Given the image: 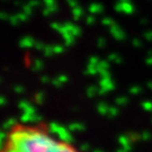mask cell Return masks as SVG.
<instances>
[{"instance_id": "cell-15", "label": "cell", "mask_w": 152, "mask_h": 152, "mask_svg": "<svg viewBox=\"0 0 152 152\" xmlns=\"http://www.w3.org/2000/svg\"><path fill=\"white\" fill-rule=\"evenodd\" d=\"M81 28L79 27V26H77V25H75L73 28H72V31H71V34H72L73 37H79L81 35Z\"/></svg>"}, {"instance_id": "cell-37", "label": "cell", "mask_w": 152, "mask_h": 152, "mask_svg": "<svg viewBox=\"0 0 152 152\" xmlns=\"http://www.w3.org/2000/svg\"><path fill=\"white\" fill-rule=\"evenodd\" d=\"M58 80H59L61 83H64V82L68 81V77L64 76V75H61V76L58 77Z\"/></svg>"}, {"instance_id": "cell-29", "label": "cell", "mask_w": 152, "mask_h": 152, "mask_svg": "<svg viewBox=\"0 0 152 152\" xmlns=\"http://www.w3.org/2000/svg\"><path fill=\"white\" fill-rule=\"evenodd\" d=\"M142 107L147 110H152V103L151 102H144L142 104Z\"/></svg>"}, {"instance_id": "cell-51", "label": "cell", "mask_w": 152, "mask_h": 152, "mask_svg": "<svg viewBox=\"0 0 152 152\" xmlns=\"http://www.w3.org/2000/svg\"><path fill=\"white\" fill-rule=\"evenodd\" d=\"M148 87H149L152 90V81H149V82H148Z\"/></svg>"}, {"instance_id": "cell-39", "label": "cell", "mask_w": 152, "mask_h": 152, "mask_svg": "<svg viewBox=\"0 0 152 152\" xmlns=\"http://www.w3.org/2000/svg\"><path fill=\"white\" fill-rule=\"evenodd\" d=\"M108 113H109V115H110V116H115V115L118 114V110L115 108V107H110Z\"/></svg>"}, {"instance_id": "cell-25", "label": "cell", "mask_w": 152, "mask_h": 152, "mask_svg": "<svg viewBox=\"0 0 152 152\" xmlns=\"http://www.w3.org/2000/svg\"><path fill=\"white\" fill-rule=\"evenodd\" d=\"M18 15V18H19V20L20 22H27L28 20V17L26 14H24V12H19V14H17Z\"/></svg>"}, {"instance_id": "cell-35", "label": "cell", "mask_w": 152, "mask_h": 152, "mask_svg": "<svg viewBox=\"0 0 152 152\" xmlns=\"http://www.w3.org/2000/svg\"><path fill=\"white\" fill-rule=\"evenodd\" d=\"M114 10L116 11V12H123V9H122V2H117V4L114 6Z\"/></svg>"}, {"instance_id": "cell-17", "label": "cell", "mask_w": 152, "mask_h": 152, "mask_svg": "<svg viewBox=\"0 0 152 152\" xmlns=\"http://www.w3.org/2000/svg\"><path fill=\"white\" fill-rule=\"evenodd\" d=\"M19 18H18V15H10L9 17V23H10L12 26H17L19 24Z\"/></svg>"}, {"instance_id": "cell-4", "label": "cell", "mask_w": 152, "mask_h": 152, "mask_svg": "<svg viewBox=\"0 0 152 152\" xmlns=\"http://www.w3.org/2000/svg\"><path fill=\"white\" fill-rule=\"evenodd\" d=\"M99 86H100V89H103L106 92H108L112 91L115 88V83L112 81V79H100Z\"/></svg>"}, {"instance_id": "cell-3", "label": "cell", "mask_w": 152, "mask_h": 152, "mask_svg": "<svg viewBox=\"0 0 152 152\" xmlns=\"http://www.w3.org/2000/svg\"><path fill=\"white\" fill-rule=\"evenodd\" d=\"M35 43L36 42L34 41L32 36H25L19 41V48L20 49H29V48L35 46Z\"/></svg>"}, {"instance_id": "cell-8", "label": "cell", "mask_w": 152, "mask_h": 152, "mask_svg": "<svg viewBox=\"0 0 152 152\" xmlns=\"http://www.w3.org/2000/svg\"><path fill=\"white\" fill-rule=\"evenodd\" d=\"M71 12H72V15H73V19H75V20H79L80 17L83 15V9H82L81 7L78 6L76 8H72Z\"/></svg>"}, {"instance_id": "cell-11", "label": "cell", "mask_w": 152, "mask_h": 152, "mask_svg": "<svg viewBox=\"0 0 152 152\" xmlns=\"http://www.w3.org/2000/svg\"><path fill=\"white\" fill-rule=\"evenodd\" d=\"M108 61L109 62H115V63L120 64V63H122L123 60H122V58H121L117 53H110V54L108 55Z\"/></svg>"}, {"instance_id": "cell-6", "label": "cell", "mask_w": 152, "mask_h": 152, "mask_svg": "<svg viewBox=\"0 0 152 152\" xmlns=\"http://www.w3.org/2000/svg\"><path fill=\"white\" fill-rule=\"evenodd\" d=\"M122 9H123V12L127 14V15H131L134 12V7L132 6L130 1H125V2H122Z\"/></svg>"}, {"instance_id": "cell-33", "label": "cell", "mask_w": 152, "mask_h": 152, "mask_svg": "<svg viewBox=\"0 0 152 152\" xmlns=\"http://www.w3.org/2000/svg\"><path fill=\"white\" fill-rule=\"evenodd\" d=\"M63 25H64V27L66 28V29H68V31H69L70 33H71V31H72L73 26H75V24H72L71 22H65Z\"/></svg>"}, {"instance_id": "cell-24", "label": "cell", "mask_w": 152, "mask_h": 152, "mask_svg": "<svg viewBox=\"0 0 152 152\" xmlns=\"http://www.w3.org/2000/svg\"><path fill=\"white\" fill-rule=\"evenodd\" d=\"M105 45H106V39H105L104 37H98V39H97V46L98 48L103 49Z\"/></svg>"}, {"instance_id": "cell-50", "label": "cell", "mask_w": 152, "mask_h": 152, "mask_svg": "<svg viewBox=\"0 0 152 152\" xmlns=\"http://www.w3.org/2000/svg\"><path fill=\"white\" fill-rule=\"evenodd\" d=\"M15 5H16V6H22V7H23L22 2H20V1H18V0H16V1H15Z\"/></svg>"}, {"instance_id": "cell-21", "label": "cell", "mask_w": 152, "mask_h": 152, "mask_svg": "<svg viewBox=\"0 0 152 152\" xmlns=\"http://www.w3.org/2000/svg\"><path fill=\"white\" fill-rule=\"evenodd\" d=\"M99 62H100V60H99V58L98 56H90L89 58V64L91 65H98L99 64Z\"/></svg>"}, {"instance_id": "cell-53", "label": "cell", "mask_w": 152, "mask_h": 152, "mask_svg": "<svg viewBox=\"0 0 152 152\" xmlns=\"http://www.w3.org/2000/svg\"><path fill=\"white\" fill-rule=\"evenodd\" d=\"M125 1H129V0H121V2H125Z\"/></svg>"}, {"instance_id": "cell-9", "label": "cell", "mask_w": 152, "mask_h": 152, "mask_svg": "<svg viewBox=\"0 0 152 152\" xmlns=\"http://www.w3.org/2000/svg\"><path fill=\"white\" fill-rule=\"evenodd\" d=\"M62 38L64 39L65 46H72L73 43H75V37L72 36V34H71V33L66 34V35H64V36H62Z\"/></svg>"}, {"instance_id": "cell-41", "label": "cell", "mask_w": 152, "mask_h": 152, "mask_svg": "<svg viewBox=\"0 0 152 152\" xmlns=\"http://www.w3.org/2000/svg\"><path fill=\"white\" fill-rule=\"evenodd\" d=\"M52 83H53V86H55V87H58V88L62 87V85H63V83H61V82L58 80V78H56V79H53V80H52Z\"/></svg>"}, {"instance_id": "cell-26", "label": "cell", "mask_w": 152, "mask_h": 152, "mask_svg": "<svg viewBox=\"0 0 152 152\" xmlns=\"http://www.w3.org/2000/svg\"><path fill=\"white\" fill-rule=\"evenodd\" d=\"M130 92L132 94V95H137V94L141 92V88L137 87V86H134V87H132L130 89Z\"/></svg>"}, {"instance_id": "cell-13", "label": "cell", "mask_w": 152, "mask_h": 152, "mask_svg": "<svg viewBox=\"0 0 152 152\" xmlns=\"http://www.w3.org/2000/svg\"><path fill=\"white\" fill-rule=\"evenodd\" d=\"M44 56H52L54 54V51H53V45H45V49H44Z\"/></svg>"}, {"instance_id": "cell-19", "label": "cell", "mask_w": 152, "mask_h": 152, "mask_svg": "<svg viewBox=\"0 0 152 152\" xmlns=\"http://www.w3.org/2000/svg\"><path fill=\"white\" fill-rule=\"evenodd\" d=\"M53 51H54V54H61L64 52V48L63 45L56 44V45H53Z\"/></svg>"}, {"instance_id": "cell-34", "label": "cell", "mask_w": 152, "mask_h": 152, "mask_svg": "<svg viewBox=\"0 0 152 152\" xmlns=\"http://www.w3.org/2000/svg\"><path fill=\"white\" fill-rule=\"evenodd\" d=\"M66 2H68V5L71 7V9L78 7V2H77V0H66Z\"/></svg>"}, {"instance_id": "cell-14", "label": "cell", "mask_w": 152, "mask_h": 152, "mask_svg": "<svg viewBox=\"0 0 152 152\" xmlns=\"http://www.w3.org/2000/svg\"><path fill=\"white\" fill-rule=\"evenodd\" d=\"M108 68H109V61L100 60L99 64L97 65L98 70H108Z\"/></svg>"}, {"instance_id": "cell-31", "label": "cell", "mask_w": 152, "mask_h": 152, "mask_svg": "<svg viewBox=\"0 0 152 152\" xmlns=\"http://www.w3.org/2000/svg\"><path fill=\"white\" fill-rule=\"evenodd\" d=\"M132 44H133V46H135V48H141L142 46V42L139 38H134V39L132 41Z\"/></svg>"}, {"instance_id": "cell-2", "label": "cell", "mask_w": 152, "mask_h": 152, "mask_svg": "<svg viewBox=\"0 0 152 152\" xmlns=\"http://www.w3.org/2000/svg\"><path fill=\"white\" fill-rule=\"evenodd\" d=\"M109 33L112 34V36L117 39V41H124L126 38V34L124 33V31L117 25V24H114L113 26L109 27Z\"/></svg>"}, {"instance_id": "cell-32", "label": "cell", "mask_w": 152, "mask_h": 152, "mask_svg": "<svg viewBox=\"0 0 152 152\" xmlns=\"http://www.w3.org/2000/svg\"><path fill=\"white\" fill-rule=\"evenodd\" d=\"M144 38L149 42H152V31H148L144 33Z\"/></svg>"}, {"instance_id": "cell-44", "label": "cell", "mask_w": 152, "mask_h": 152, "mask_svg": "<svg viewBox=\"0 0 152 152\" xmlns=\"http://www.w3.org/2000/svg\"><path fill=\"white\" fill-rule=\"evenodd\" d=\"M72 127H73V130H80L82 126H81V125H79V124H71L70 125L71 130H72Z\"/></svg>"}, {"instance_id": "cell-7", "label": "cell", "mask_w": 152, "mask_h": 152, "mask_svg": "<svg viewBox=\"0 0 152 152\" xmlns=\"http://www.w3.org/2000/svg\"><path fill=\"white\" fill-rule=\"evenodd\" d=\"M43 66H44L43 61L39 60V59H35L32 65V71H34V72H39V71L43 69Z\"/></svg>"}, {"instance_id": "cell-49", "label": "cell", "mask_w": 152, "mask_h": 152, "mask_svg": "<svg viewBox=\"0 0 152 152\" xmlns=\"http://www.w3.org/2000/svg\"><path fill=\"white\" fill-rule=\"evenodd\" d=\"M0 104H1V105H5V104H6V99L4 97L0 98Z\"/></svg>"}, {"instance_id": "cell-16", "label": "cell", "mask_w": 152, "mask_h": 152, "mask_svg": "<svg viewBox=\"0 0 152 152\" xmlns=\"http://www.w3.org/2000/svg\"><path fill=\"white\" fill-rule=\"evenodd\" d=\"M102 24L103 25H105V26H113L115 23H114V20L110 18V17H104L103 19H102Z\"/></svg>"}, {"instance_id": "cell-47", "label": "cell", "mask_w": 152, "mask_h": 152, "mask_svg": "<svg viewBox=\"0 0 152 152\" xmlns=\"http://www.w3.org/2000/svg\"><path fill=\"white\" fill-rule=\"evenodd\" d=\"M145 63L148 65H152V56H148L147 60H145Z\"/></svg>"}, {"instance_id": "cell-46", "label": "cell", "mask_w": 152, "mask_h": 152, "mask_svg": "<svg viewBox=\"0 0 152 152\" xmlns=\"http://www.w3.org/2000/svg\"><path fill=\"white\" fill-rule=\"evenodd\" d=\"M41 81L43 82V83H48V82L50 81L49 77H46V76H42V77H41Z\"/></svg>"}, {"instance_id": "cell-5", "label": "cell", "mask_w": 152, "mask_h": 152, "mask_svg": "<svg viewBox=\"0 0 152 152\" xmlns=\"http://www.w3.org/2000/svg\"><path fill=\"white\" fill-rule=\"evenodd\" d=\"M89 12L90 14H102L104 10V7L103 5H100V4H97V2H92L89 5Z\"/></svg>"}, {"instance_id": "cell-52", "label": "cell", "mask_w": 152, "mask_h": 152, "mask_svg": "<svg viewBox=\"0 0 152 152\" xmlns=\"http://www.w3.org/2000/svg\"><path fill=\"white\" fill-rule=\"evenodd\" d=\"M148 54H149V56H152V51H149Z\"/></svg>"}, {"instance_id": "cell-36", "label": "cell", "mask_w": 152, "mask_h": 152, "mask_svg": "<svg viewBox=\"0 0 152 152\" xmlns=\"http://www.w3.org/2000/svg\"><path fill=\"white\" fill-rule=\"evenodd\" d=\"M9 17H10V15L6 14L5 11H2V12L0 14V18H1L2 20H9Z\"/></svg>"}, {"instance_id": "cell-20", "label": "cell", "mask_w": 152, "mask_h": 152, "mask_svg": "<svg viewBox=\"0 0 152 152\" xmlns=\"http://www.w3.org/2000/svg\"><path fill=\"white\" fill-rule=\"evenodd\" d=\"M96 94H98V89L96 87H89L87 89V95H88V97H94Z\"/></svg>"}, {"instance_id": "cell-18", "label": "cell", "mask_w": 152, "mask_h": 152, "mask_svg": "<svg viewBox=\"0 0 152 152\" xmlns=\"http://www.w3.org/2000/svg\"><path fill=\"white\" fill-rule=\"evenodd\" d=\"M23 12L26 14L27 16H31L33 12V8L28 4H25V5H23Z\"/></svg>"}, {"instance_id": "cell-28", "label": "cell", "mask_w": 152, "mask_h": 152, "mask_svg": "<svg viewBox=\"0 0 152 152\" xmlns=\"http://www.w3.org/2000/svg\"><path fill=\"white\" fill-rule=\"evenodd\" d=\"M95 22H96V18L91 16V15L87 16V18H86V23H87L88 25H92V24H95Z\"/></svg>"}, {"instance_id": "cell-22", "label": "cell", "mask_w": 152, "mask_h": 152, "mask_svg": "<svg viewBox=\"0 0 152 152\" xmlns=\"http://www.w3.org/2000/svg\"><path fill=\"white\" fill-rule=\"evenodd\" d=\"M35 99L38 104H42L43 103V99H44V92L43 91H39L35 95Z\"/></svg>"}, {"instance_id": "cell-10", "label": "cell", "mask_w": 152, "mask_h": 152, "mask_svg": "<svg viewBox=\"0 0 152 152\" xmlns=\"http://www.w3.org/2000/svg\"><path fill=\"white\" fill-rule=\"evenodd\" d=\"M98 73V69H97V65H91V64H88L87 69L85 71V75L86 76H94V75H97Z\"/></svg>"}, {"instance_id": "cell-27", "label": "cell", "mask_w": 152, "mask_h": 152, "mask_svg": "<svg viewBox=\"0 0 152 152\" xmlns=\"http://www.w3.org/2000/svg\"><path fill=\"white\" fill-rule=\"evenodd\" d=\"M45 7H52V6L56 5V1L55 0H43Z\"/></svg>"}, {"instance_id": "cell-45", "label": "cell", "mask_w": 152, "mask_h": 152, "mask_svg": "<svg viewBox=\"0 0 152 152\" xmlns=\"http://www.w3.org/2000/svg\"><path fill=\"white\" fill-rule=\"evenodd\" d=\"M48 8L50 9V11H51V14H52V12H55V11H58V9H59V8H58V6H56V5L52 6V7H48Z\"/></svg>"}, {"instance_id": "cell-42", "label": "cell", "mask_w": 152, "mask_h": 152, "mask_svg": "<svg viewBox=\"0 0 152 152\" xmlns=\"http://www.w3.org/2000/svg\"><path fill=\"white\" fill-rule=\"evenodd\" d=\"M14 90H15V92H17V94H22V92L24 91V87H23V86H16V87L14 88Z\"/></svg>"}, {"instance_id": "cell-30", "label": "cell", "mask_w": 152, "mask_h": 152, "mask_svg": "<svg viewBox=\"0 0 152 152\" xmlns=\"http://www.w3.org/2000/svg\"><path fill=\"white\" fill-rule=\"evenodd\" d=\"M34 48H35L36 50H38V51H44V49H45V45H44L42 42H36Z\"/></svg>"}, {"instance_id": "cell-1", "label": "cell", "mask_w": 152, "mask_h": 152, "mask_svg": "<svg viewBox=\"0 0 152 152\" xmlns=\"http://www.w3.org/2000/svg\"><path fill=\"white\" fill-rule=\"evenodd\" d=\"M5 152H77L68 143L52 139L43 130L16 126L8 135Z\"/></svg>"}, {"instance_id": "cell-48", "label": "cell", "mask_w": 152, "mask_h": 152, "mask_svg": "<svg viewBox=\"0 0 152 152\" xmlns=\"http://www.w3.org/2000/svg\"><path fill=\"white\" fill-rule=\"evenodd\" d=\"M140 23H141L142 25H144V24H148V19H147V18H141Z\"/></svg>"}, {"instance_id": "cell-12", "label": "cell", "mask_w": 152, "mask_h": 152, "mask_svg": "<svg viewBox=\"0 0 152 152\" xmlns=\"http://www.w3.org/2000/svg\"><path fill=\"white\" fill-rule=\"evenodd\" d=\"M97 108H98V112H99L100 114H107V113L109 112L108 106H107L105 103H99L97 106Z\"/></svg>"}, {"instance_id": "cell-38", "label": "cell", "mask_w": 152, "mask_h": 152, "mask_svg": "<svg viewBox=\"0 0 152 152\" xmlns=\"http://www.w3.org/2000/svg\"><path fill=\"white\" fill-rule=\"evenodd\" d=\"M27 4L33 8V7H36V6L39 5V1H38V0H29Z\"/></svg>"}, {"instance_id": "cell-23", "label": "cell", "mask_w": 152, "mask_h": 152, "mask_svg": "<svg viewBox=\"0 0 152 152\" xmlns=\"http://www.w3.org/2000/svg\"><path fill=\"white\" fill-rule=\"evenodd\" d=\"M115 103L117 104V105H125V104L127 103V98L126 97H118L115 99Z\"/></svg>"}, {"instance_id": "cell-43", "label": "cell", "mask_w": 152, "mask_h": 152, "mask_svg": "<svg viewBox=\"0 0 152 152\" xmlns=\"http://www.w3.org/2000/svg\"><path fill=\"white\" fill-rule=\"evenodd\" d=\"M42 12H43V16H49V15H51V11H50V9L48 7H45Z\"/></svg>"}, {"instance_id": "cell-40", "label": "cell", "mask_w": 152, "mask_h": 152, "mask_svg": "<svg viewBox=\"0 0 152 152\" xmlns=\"http://www.w3.org/2000/svg\"><path fill=\"white\" fill-rule=\"evenodd\" d=\"M61 26H62V25L59 24V23H52V24H51V28H53L55 31H59Z\"/></svg>"}]
</instances>
